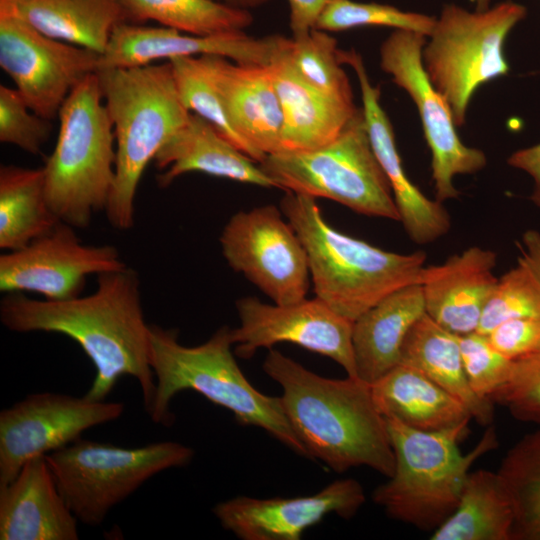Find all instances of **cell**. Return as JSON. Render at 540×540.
Returning <instances> with one entry per match:
<instances>
[{
	"label": "cell",
	"instance_id": "obj_42",
	"mask_svg": "<svg viewBox=\"0 0 540 540\" xmlns=\"http://www.w3.org/2000/svg\"><path fill=\"white\" fill-rule=\"evenodd\" d=\"M507 163L530 176L533 181L530 200L540 209V142L513 152Z\"/></svg>",
	"mask_w": 540,
	"mask_h": 540
},
{
	"label": "cell",
	"instance_id": "obj_31",
	"mask_svg": "<svg viewBox=\"0 0 540 540\" xmlns=\"http://www.w3.org/2000/svg\"><path fill=\"white\" fill-rule=\"evenodd\" d=\"M127 22L153 20L194 35L244 31L253 22L246 9L212 0H118Z\"/></svg>",
	"mask_w": 540,
	"mask_h": 540
},
{
	"label": "cell",
	"instance_id": "obj_3",
	"mask_svg": "<svg viewBox=\"0 0 540 540\" xmlns=\"http://www.w3.org/2000/svg\"><path fill=\"white\" fill-rule=\"evenodd\" d=\"M232 346L228 326L220 327L200 345L184 346L177 330L150 325L149 361L155 390L146 411L152 421L171 424L172 399L191 390L230 410L238 424L262 428L298 455L310 458L291 428L281 398L254 388L241 371Z\"/></svg>",
	"mask_w": 540,
	"mask_h": 540
},
{
	"label": "cell",
	"instance_id": "obj_2",
	"mask_svg": "<svg viewBox=\"0 0 540 540\" xmlns=\"http://www.w3.org/2000/svg\"><path fill=\"white\" fill-rule=\"evenodd\" d=\"M262 368L281 386L286 417L311 459L337 473L367 466L387 478L393 475L395 455L386 419L369 383L358 377L320 376L272 348Z\"/></svg>",
	"mask_w": 540,
	"mask_h": 540
},
{
	"label": "cell",
	"instance_id": "obj_6",
	"mask_svg": "<svg viewBox=\"0 0 540 540\" xmlns=\"http://www.w3.org/2000/svg\"><path fill=\"white\" fill-rule=\"evenodd\" d=\"M385 419L395 469L373 491L372 499L390 518L433 532L456 509L473 463L498 446L495 428L487 426L477 445L462 454L458 444L467 436L469 423L422 431L391 417Z\"/></svg>",
	"mask_w": 540,
	"mask_h": 540
},
{
	"label": "cell",
	"instance_id": "obj_17",
	"mask_svg": "<svg viewBox=\"0 0 540 540\" xmlns=\"http://www.w3.org/2000/svg\"><path fill=\"white\" fill-rule=\"evenodd\" d=\"M289 38L270 35L255 38L244 31L194 35L160 26L130 22L117 25L99 68H126L175 57L218 55L244 65L268 66L286 47Z\"/></svg>",
	"mask_w": 540,
	"mask_h": 540
},
{
	"label": "cell",
	"instance_id": "obj_24",
	"mask_svg": "<svg viewBox=\"0 0 540 540\" xmlns=\"http://www.w3.org/2000/svg\"><path fill=\"white\" fill-rule=\"evenodd\" d=\"M153 161L163 170L158 176L161 187H167L186 173L200 172L259 187L278 188L259 163L193 113L163 145Z\"/></svg>",
	"mask_w": 540,
	"mask_h": 540
},
{
	"label": "cell",
	"instance_id": "obj_25",
	"mask_svg": "<svg viewBox=\"0 0 540 540\" xmlns=\"http://www.w3.org/2000/svg\"><path fill=\"white\" fill-rule=\"evenodd\" d=\"M425 314L420 284L402 287L353 322L357 377L372 384L400 363L405 337Z\"/></svg>",
	"mask_w": 540,
	"mask_h": 540
},
{
	"label": "cell",
	"instance_id": "obj_41",
	"mask_svg": "<svg viewBox=\"0 0 540 540\" xmlns=\"http://www.w3.org/2000/svg\"><path fill=\"white\" fill-rule=\"evenodd\" d=\"M290 7L289 26L292 38L308 35L317 24L332 0H287Z\"/></svg>",
	"mask_w": 540,
	"mask_h": 540
},
{
	"label": "cell",
	"instance_id": "obj_34",
	"mask_svg": "<svg viewBox=\"0 0 540 540\" xmlns=\"http://www.w3.org/2000/svg\"><path fill=\"white\" fill-rule=\"evenodd\" d=\"M288 61L306 83L326 94L353 101L349 78L339 58L337 40L327 31L312 30L300 38H290Z\"/></svg>",
	"mask_w": 540,
	"mask_h": 540
},
{
	"label": "cell",
	"instance_id": "obj_40",
	"mask_svg": "<svg viewBox=\"0 0 540 540\" xmlns=\"http://www.w3.org/2000/svg\"><path fill=\"white\" fill-rule=\"evenodd\" d=\"M486 336L500 353L516 360L540 350V317L506 321Z\"/></svg>",
	"mask_w": 540,
	"mask_h": 540
},
{
	"label": "cell",
	"instance_id": "obj_36",
	"mask_svg": "<svg viewBox=\"0 0 540 540\" xmlns=\"http://www.w3.org/2000/svg\"><path fill=\"white\" fill-rule=\"evenodd\" d=\"M524 317H540V287L527 269L517 263L498 278L476 331L487 335L506 321Z\"/></svg>",
	"mask_w": 540,
	"mask_h": 540
},
{
	"label": "cell",
	"instance_id": "obj_8",
	"mask_svg": "<svg viewBox=\"0 0 540 540\" xmlns=\"http://www.w3.org/2000/svg\"><path fill=\"white\" fill-rule=\"evenodd\" d=\"M260 166L279 189L330 199L362 215L400 222L362 108L328 144L312 150L268 154Z\"/></svg>",
	"mask_w": 540,
	"mask_h": 540
},
{
	"label": "cell",
	"instance_id": "obj_16",
	"mask_svg": "<svg viewBox=\"0 0 540 540\" xmlns=\"http://www.w3.org/2000/svg\"><path fill=\"white\" fill-rule=\"evenodd\" d=\"M126 267L116 247L85 245L73 226L60 221L25 247L0 256V290L66 300L80 296L89 275Z\"/></svg>",
	"mask_w": 540,
	"mask_h": 540
},
{
	"label": "cell",
	"instance_id": "obj_22",
	"mask_svg": "<svg viewBox=\"0 0 540 540\" xmlns=\"http://www.w3.org/2000/svg\"><path fill=\"white\" fill-rule=\"evenodd\" d=\"M78 522L46 456L28 461L0 487L1 540H77Z\"/></svg>",
	"mask_w": 540,
	"mask_h": 540
},
{
	"label": "cell",
	"instance_id": "obj_7",
	"mask_svg": "<svg viewBox=\"0 0 540 540\" xmlns=\"http://www.w3.org/2000/svg\"><path fill=\"white\" fill-rule=\"evenodd\" d=\"M92 73L68 95L58 117L56 145L42 167L47 202L59 218L85 228L105 210L115 181L116 147L111 118Z\"/></svg>",
	"mask_w": 540,
	"mask_h": 540
},
{
	"label": "cell",
	"instance_id": "obj_18",
	"mask_svg": "<svg viewBox=\"0 0 540 540\" xmlns=\"http://www.w3.org/2000/svg\"><path fill=\"white\" fill-rule=\"evenodd\" d=\"M365 500L362 485L346 478L308 496H237L216 504L213 513L224 529L242 540H300L305 530L328 514L352 518Z\"/></svg>",
	"mask_w": 540,
	"mask_h": 540
},
{
	"label": "cell",
	"instance_id": "obj_21",
	"mask_svg": "<svg viewBox=\"0 0 540 540\" xmlns=\"http://www.w3.org/2000/svg\"><path fill=\"white\" fill-rule=\"evenodd\" d=\"M235 131L262 157L280 151L283 112L268 66L201 56Z\"/></svg>",
	"mask_w": 540,
	"mask_h": 540
},
{
	"label": "cell",
	"instance_id": "obj_44",
	"mask_svg": "<svg viewBox=\"0 0 540 540\" xmlns=\"http://www.w3.org/2000/svg\"><path fill=\"white\" fill-rule=\"evenodd\" d=\"M212 1L223 3L232 7L248 10L250 8L259 7L267 3L269 0H212Z\"/></svg>",
	"mask_w": 540,
	"mask_h": 540
},
{
	"label": "cell",
	"instance_id": "obj_14",
	"mask_svg": "<svg viewBox=\"0 0 540 540\" xmlns=\"http://www.w3.org/2000/svg\"><path fill=\"white\" fill-rule=\"evenodd\" d=\"M99 54L39 32L0 14V66L28 107L52 120L71 91L99 68Z\"/></svg>",
	"mask_w": 540,
	"mask_h": 540
},
{
	"label": "cell",
	"instance_id": "obj_11",
	"mask_svg": "<svg viewBox=\"0 0 540 540\" xmlns=\"http://www.w3.org/2000/svg\"><path fill=\"white\" fill-rule=\"evenodd\" d=\"M426 37L413 31L394 30L381 44L380 66L408 93L418 109L431 151L435 199L443 202L459 195L454 177L480 171L487 158L480 149L461 141L450 105L431 83L422 62Z\"/></svg>",
	"mask_w": 540,
	"mask_h": 540
},
{
	"label": "cell",
	"instance_id": "obj_12",
	"mask_svg": "<svg viewBox=\"0 0 540 540\" xmlns=\"http://www.w3.org/2000/svg\"><path fill=\"white\" fill-rule=\"evenodd\" d=\"M283 216L271 204L239 211L225 224L219 241L235 272L275 304L286 305L306 298L310 272L305 247Z\"/></svg>",
	"mask_w": 540,
	"mask_h": 540
},
{
	"label": "cell",
	"instance_id": "obj_32",
	"mask_svg": "<svg viewBox=\"0 0 540 540\" xmlns=\"http://www.w3.org/2000/svg\"><path fill=\"white\" fill-rule=\"evenodd\" d=\"M498 473L514 505L512 540H540V428L508 450Z\"/></svg>",
	"mask_w": 540,
	"mask_h": 540
},
{
	"label": "cell",
	"instance_id": "obj_37",
	"mask_svg": "<svg viewBox=\"0 0 540 540\" xmlns=\"http://www.w3.org/2000/svg\"><path fill=\"white\" fill-rule=\"evenodd\" d=\"M467 380L481 398L489 399L509 378L513 360L500 353L488 337L477 331L459 335Z\"/></svg>",
	"mask_w": 540,
	"mask_h": 540
},
{
	"label": "cell",
	"instance_id": "obj_38",
	"mask_svg": "<svg viewBox=\"0 0 540 540\" xmlns=\"http://www.w3.org/2000/svg\"><path fill=\"white\" fill-rule=\"evenodd\" d=\"M50 120L34 113L16 88L0 86V141L38 154L51 132Z\"/></svg>",
	"mask_w": 540,
	"mask_h": 540
},
{
	"label": "cell",
	"instance_id": "obj_1",
	"mask_svg": "<svg viewBox=\"0 0 540 540\" xmlns=\"http://www.w3.org/2000/svg\"><path fill=\"white\" fill-rule=\"evenodd\" d=\"M0 320L14 332L57 333L74 340L96 369L84 395L88 399L106 400L121 377L131 376L139 383L145 409L149 407L155 390L150 325L133 269L97 275L96 290L87 296L37 300L7 293L0 302Z\"/></svg>",
	"mask_w": 540,
	"mask_h": 540
},
{
	"label": "cell",
	"instance_id": "obj_30",
	"mask_svg": "<svg viewBox=\"0 0 540 540\" xmlns=\"http://www.w3.org/2000/svg\"><path fill=\"white\" fill-rule=\"evenodd\" d=\"M58 222L46 199L42 167H0L1 249H21L49 232Z\"/></svg>",
	"mask_w": 540,
	"mask_h": 540
},
{
	"label": "cell",
	"instance_id": "obj_45",
	"mask_svg": "<svg viewBox=\"0 0 540 540\" xmlns=\"http://www.w3.org/2000/svg\"><path fill=\"white\" fill-rule=\"evenodd\" d=\"M490 0H476V10L483 11L489 8Z\"/></svg>",
	"mask_w": 540,
	"mask_h": 540
},
{
	"label": "cell",
	"instance_id": "obj_23",
	"mask_svg": "<svg viewBox=\"0 0 540 540\" xmlns=\"http://www.w3.org/2000/svg\"><path fill=\"white\" fill-rule=\"evenodd\" d=\"M268 65L282 112L280 151H304L333 141L356 115L354 101H347L314 88L291 67L286 50Z\"/></svg>",
	"mask_w": 540,
	"mask_h": 540
},
{
	"label": "cell",
	"instance_id": "obj_35",
	"mask_svg": "<svg viewBox=\"0 0 540 540\" xmlns=\"http://www.w3.org/2000/svg\"><path fill=\"white\" fill-rule=\"evenodd\" d=\"M436 18L400 10L392 5L353 0H332L321 16L316 29L340 32L360 27H389L429 36Z\"/></svg>",
	"mask_w": 540,
	"mask_h": 540
},
{
	"label": "cell",
	"instance_id": "obj_43",
	"mask_svg": "<svg viewBox=\"0 0 540 540\" xmlns=\"http://www.w3.org/2000/svg\"><path fill=\"white\" fill-rule=\"evenodd\" d=\"M520 256L518 263L524 266L540 287V232L526 230L518 244Z\"/></svg>",
	"mask_w": 540,
	"mask_h": 540
},
{
	"label": "cell",
	"instance_id": "obj_27",
	"mask_svg": "<svg viewBox=\"0 0 540 540\" xmlns=\"http://www.w3.org/2000/svg\"><path fill=\"white\" fill-rule=\"evenodd\" d=\"M370 385L382 415L414 429L440 431L472 419L459 399L412 366L399 363Z\"/></svg>",
	"mask_w": 540,
	"mask_h": 540
},
{
	"label": "cell",
	"instance_id": "obj_10",
	"mask_svg": "<svg viewBox=\"0 0 540 540\" xmlns=\"http://www.w3.org/2000/svg\"><path fill=\"white\" fill-rule=\"evenodd\" d=\"M45 456L78 521L98 526L150 478L188 465L194 451L175 441L121 447L81 437Z\"/></svg>",
	"mask_w": 540,
	"mask_h": 540
},
{
	"label": "cell",
	"instance_id": "obj_39",
	"mask_svg": "<svg viewBox=\"0 0 540 540\" xmlns=\"http://www.w3.org/2000/svg\"><path fill=\"white\" fill-rule=\"evenodd\" d=\"M490 400L514 418L540 425V350L513 360L508 380Z\"/></svg>",
	"mask_w": 540,
	"mask_h": 540
},
{
	"label": "cell",
	"instance_id": "obj_29",
	"mask_svg": "<svg viewBox=\"0 0 540 540\" xmlns=\"http://www.w3.org/2000/svg\"><path fill=\"white\" fill-rule=\"evenodd\" d=\"M515 511L497 472H469L454 512L432 532L431 540H512Z\"/></svg>",
	"mask_w": 540,
	"mask_h": 540
},
{
	"label": "cell",
	"instance_id": "obj_4",
	"mask_svg": "<svg viewBox=\"0 0 540 540\" xmlns=\"http://www.w3.org/2000/svg\"><path fill=\"white\" fill-rule=\"evenodd\" d=\"M280 209L301 239L315 297L354 322L392 292L420 284L426 254L383 250L339 232L316 198L285 191Z\"/></svg>",
	"mask_w": 540,
	"mask_h": 540
},
{
	"label": "cell",
	"instance_id": "obj_15",
	"mask_svg": "<svg viewBox=\"0 0 540 540\" xmlns=\"http://www.w3.org/2000/svg\"><path fill=\"white\" fill-rule=\"evenodd\" d=\"M239 327L231 329L235 354L251 358L258 349L292 343L338 363L357 377L352 343L353 322L317 297L292 304H267L248 296L236 301Z\"/></svg>",
	"mask_w": 540,
	"mask_h": 540
},
{
	"label": "cell",
	"instance_id": "obj_33",
	"mask_svg": "<svg viewBox=\"0 0 540 540\" xmlns=\"http://www.w3.org/2000/svg\"><path fill=\"white\" fill-rule=\"evenodd\" d=\"M168 61L185 108L206 120L224 138L260 164L262 157L233 128L202 57H175Z\"/></svg>",
	"mask_w": 540,
	"mask_h": 540
},
{
	"label": "cell",
	"instance_id": "obj_5",
	"mask_svg": "<svg viewBox=\"0 0 540 540\" xmlns=\"http://www.w3.org/2000/svg\"><path fill=\"white\" fill-rule=\"evenodd\" d=\"M116 147L115 181L105 208L117 230L135 221L142 175L163 145L188 121L170 62L97 71Z\"/></svg>",
	"mask_w": 540,
	"mask_h": 540
},
{
	"label": "cell",
	"instance_id": "obj_9",
	"mask_svg": "<svg viewBox=\"0 0 540 540\" xmlns=\"http://www.w3.org/2000/svg\"><path fill=\"white\" fill-rule=\"evenodd\" d=\"M526 14V7L513 1L473 12L456 4L442 8L423 47L422 62L450 105L456 126L465 123L476 90L508 74L505 41Z\"/></svg>",
	"mask_w": 540,
	"mask_h": 540
},
{
	"label": "cell",
	"instance_id": "obj_19",
	"mask_svg": "<svg viewBox=\"0 0 540 540\" xmlns=\"http://www.w3.org/2000/svg\"><path fill=\"white\" fill-rule=\"evenodd\" d=\"M339 57L342 64L352 67L359 81L369 139L390 183L406 233L417 244L439 239L450 230L449 213L442 202L425 196L405 173L392 124L380 104V88L372 85L361 55L351 49L340 50Z\"/></svg>",
	"mask_w": 540,
	"mask_h": 540
},
{
	"label": "cell",
	"instance_id": "obj_26",
	"mask_svg": "<svg viewBox=\"0 0 540 540\" xmlns=\"http://www.w3.org/2000/svg\"><path fill=\"white\" fill-rule=\"evenodd\" d=\"M0 14L20 18L46 36L99 55L115 27L127 22L118 0H0Z\"/></svg>",
	"mask_w": 540,
	"mask_h": 540
},
{
	"label": "cell",
	"instance_id": "obj_28",
	"mask_svg": "<svg viewBox=\"0 0 540 540\" xmlns=\"http://www.w3.org/2000/svg\"><path fill=\"white\" fill-rule=\"evenodd\" d=\"M400 363L412 366L459 399L472 419L482 426L492 425L494 404L471 388L463 366L459 335L437 324L426 313L407 333Z\"/></svg>",
	"mask_w": 540,
	"mask_h": 540
},
{
	"label": "cell",
	"instance_id": "obj_13",
	"mask_svg": "<svg viewBox=\"0 0 540 540\" xmlns=\"http://www.w3.org/2000/svg\"><path fill=\"white\" fill-rule=\"evenodd\" d=\"M121 402L97 401L40 392L0 412V487L11 482L31 459L55 452L87 429L118 419Z\"/></svg>",
	"mask_w": 540,
	"mask_h": 540
},
{
	"label": "cell",
	"instance_id": "obj_20",
	"mask_svg": "<svg viewBox=\"0 0 540 540\" xmlns=\"http://www.w3.org/2000/svg\"><path fill=\"white\" fill-rule=\"evenodd\" d=\"M496 264L494 251L471 246L439 265L425 266L420 280L425 313L454 334L476 331L498 281Z\"/></svg>",
	"mask_w": 540,
	"mask_h": 540
}]
</instances>
